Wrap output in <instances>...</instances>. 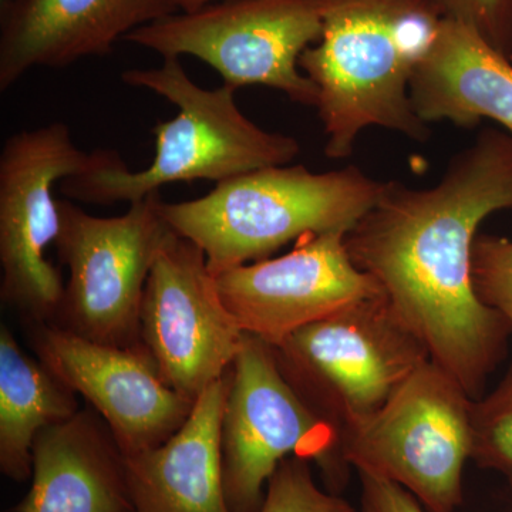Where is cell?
I'll return each instance as SVG.
<instances>
[{
  "label": "cell",
  "instance_id": "6da1fadb",
  "mask_svg": "<svg viewBox=\"0 0 512 512\" xmlns=\"http://www.w3.org/2000/svg\"><path fill=\"white\" fill-rule=\"evenodd\" d=\"M504 210H512V136L488 127L451 158L433 187L387 181L345 237L353 264L473 399L504 359L512 333L471 279L478 227Z\"/></svg>",
  "mask_w": 512,
  "mask_h": 512
},
{
  "label": "cell",
  "instance_id": "7a4b0ae2",
  "mask_svg": "<svg viewBox=\"0 0 512 512\" xmlns=\"http://www.w3.org/2000/svg\"><path fill=\"white\" fill-rule=\"evenodd\" d=\"M320 10L322 37L299 66L318 89L325 156H352L370 127L426 143L430 126L414 111L410 84L444 20L433 0H320Z\"/></svg>",
  "mask_w": 512,
  "mask_h": 512
},
{
  "label": "cell",
  "instance_id": "3957f363",
  "mask_svg": "<svg viewBox=\"0 0 512 512\" xmlns=\"http://www.w3.org/2000/svg\"><path fill=\"white\" fill-rule=\"evenodd\" d=\"M121 80L164 97L178 114L151 128L156 156L147 168L128 170L116 151L99 150L92 170L59 184L64 197L87 204H131L164 185L200 180L220 184L261 168L291 164L301 153L295 137L249 120L235 101L237 90L225 84L204 89L192 82L178 57H167L153 69L126 70Z\"/></svg>",
  "mask_w": 512,
  "mask_h": 512
},
{
  "label": "cell",
  "instance_id": "277c9868",
  "mask_svg": "<svg viewBox=\"0 0 512 512\" xmlns=\"http://www.w3.org/2000/svg\"><path fill=\"white\" fill-rule=\"evenodd\" d=\"M384 185L356 165L326 173L275 165L215 184L197 200H161L160 212L175 234L202 249L215 276L271 258L308 234H348Z\"/></svg>",
  "mask_w": 512,
  "mask_h": 512
},
{
  "label": "cell",
  "instance_id": "5b68a950",
  "mask_svg": "<svg viewBox=\"0 0 512 512\" xmlns=\"http://www.w3.org/2000/svg\"><path fill=\"white\" fill-rule=\"evenodd\" d=\"M473 397L429 359L375 414L340 433V456L359 473L399 484L429 512H453L473 451Z\"/></svg>",
  "mask_w": 512,
  "mask_h": 512
},
{
  "label": "cell",
  "instance_id": "8992f818",
  "mask_svg": "<svg viewBox=\"0 0 512 512\" xmlns=\"http://www.w3.org/2000/svg\"><path fill=\"white\" fill-rule=\"evenodd\" d=\"M322 30L320 0H220L195 12L171 13L124 40L163 59L197 57L231 89L258 84L315 107L318 89L299 60Z\"/></svg>",
  "mask_w": 512,
  "mask_h": 512
},
{
  "label": "cell",
  "instance_id": "52a82bcc",
  "mask_svg": "<svg viewBox=\"0 0 512 512\" xmlns=\"http://www.w3.org/2000/svg\"><path fill=\"white\" fill-rule=\"evenodd\" d=\"M274 350L286 379L340 433L369 419L430 359L382 295L298 330Z\"/></svg>",
  "mask_w": 512,
  "mask_h": 512
},
{
  "label": "cell",
  "instance_id": "ba28073f",
  "mask_svg": "<svg viewBox=\"0 0 512 512\" xmlns=\"http://www.w3.org/2000/svg\"><path fill=\"white\" fill-rule=\"evenodd\" d=\"M160 191L131 202L126 214L101 218L59 200L55 247L69 281L53 325L93 342L140 346V313L148 276L171 229Z\"/></svg>",
  "mask_w": 512,
  "mask_h": 512
},
{
  "label": "cell",
  "instance_id": "9c48e42d",
  "mask_svg": "<svg viewBox=\"0 0 512 512\" xmlns=\"http://www.w3.org/2000/svg\"><path fill=\"white\" fill-rule=\"evenodd\" d=\"M99 150L84 153L69 127L50 123L6 138L0 153V296L30 323H55L62 275L47 261L60 229L55 185L92 170Z\"/></svg>",
  "mask_w": 512,
  "mask_h": 512
},
{
  "label": "cell",
  "instance_id": "30bf717a",
  "mask_svg": "<svg viewBox=\"0 0 512 512\" xmlns=\"http://www.w3.org/2000/svg\"><path fill=\"white\" fill-rule=\"evenodd\" d=\"M289 454L329 463L340 456V429L286 379L274 348L245 333L221 420L222 474L232 512L261 510L264 485Z\"/></svg>",
  "mask_w": 512,
  "mask_h": 512
},
{
  "label": "cell",
  "instance_id": "8fae6325",
  "mask_svg": "<svg viewBox=\"0 0 512 512\" xmlns=\"http://www.w3.org/2000/svg\"><path fill=\"white\" fill-rule=\"evenodd\" d=\"M244 338L202 249L171 231L151 268L140 313L141 345L164 382L197 402L228 372Z\"/></svg>",
  "mask_w": 512,
  "mask_h": 512
},
{
  "label": "cell",
  "instance_id": "7c38bea8",
  "mask_svg": "<svg viewBox=\"0 0 512 512\" xmlns=\"http://www.w3.org/2000/svg\"><path fill=\"white\" fill-rule=\"evenodd\" d=\"M345 237L308 234L288 254L215 275L222 302L242 332L278 348L298 330L382 295L353 264Z\"/></svg>",
  "mask_w": 512,
  "mask_h": 512
},
{
  "label": "cell",
  "instance_id": "4fadbf2b",
  "mask_svg": "<svg viewBox=\"0 0 512 512\" xmlns=\"http://www.w3.org/2000/svg\"><path fill=\"white\" fill-rule=\"evenodd\" d=\"M30 330L37 359L92 404L124 456L161 446L190 417L195 402L164 382L143 345L93 342L53 323Z\"/></svg>",
  "mask_w": 512,
  "mask_h": 512
},
{
  "label": "cell",
  "instance_id": "5bb4252c",
  "mask_svg": "<svg viewBox=\"0 0 512 512\" xmlns=\"http://www.w3.org/2000/svg\"><path fill=\"white\" fill-rule=\"evenodd\" d=\"M171 13L168 0H6L0 92L35 67L63 69L110 55L121 37Z\"/></svg>",
  "mask_w": 512,
  "mask_h": 512
},
{
  "label": "cell",
  "instance_id": "9a60e30c",
  "mask_svg": "<svg viewBox=\"0 0 512 512\" xmlns=\"http://www.w3.org/2000/svg\"><path fill=\"white\" fill-rule=\"evenodd\" d=\"M229 380L231 367L198 397L181 429L161 446L124 456L134 512H232L221 456Z\"/></svg>",
  "mask_w": 512,
  "mask_h": 512
},
{
  "label": "cell",
  "instance_id": "2e32d148",
  "mask_svg": "<svg viewBox=\"0 0 512 512\" xmlns=\"http://www.w3.org/2000/svg\"><path fill=\"white\" fill-rule=\"evenodd\" d=\"M30 480L15 512H134L126 457L97 413L79 412L43 430Z\"/></svg>",
  "mask_w": 512,
  "mask_h": 512
},
{
  "label": "cell",
  "instance_id": "e0dca14e",
  "mask_svg": "<svg viewBox=\"0 0 512 512\" xmlns=\"http://www.w3.org/2000/svg\"><path fill=\"white\" fill-rule=\"evenodd\" d=\"M410 99L426 124L448 121L473 128L481 120L512 136V63L467 26L444 19L414 73Z\"/></svg>",
  "mask_w": 512,
  "mask_h": 512
},
{
  "label": "cell",
  "instance_id": "ac0fdd59",
  "mask_svg": "<svg viewBox=\"0 0 512 512\" xmlns=\"http://www.w3.org/2000/svg\"><path fill=\"white\" fill-rule=\"evenodd\" d=\"M74 392L39 359L26 355L8 326L0 328V471L25 483L32 478L33 446L47 427L80 412Z\"/></svg>",
  "mask_w": 512,
  "mask_h": 512
},
{
  "label": "cell",
  "instance_id": "d6986e66",
  "mask_svg": "<svg viewBox=\"0 0 512 512\" xmlns=\"http://www.w3.org/2000/svg\"><path fill=\"white\" fill-rule=\"evenodd\" d=\"M471 424V458L512 483V365L493 392L474 399Z\"/></svg>",
  "mask_w": 512,
  "mask_h": 512
},
{
  "label": "cell",
  "instance_id": "ffe728a7",
  "mask_svg": "<svg viewBox=\"0 0 512 512\" xmlns=\"http://www.w3.org/2000/svg\"><path fill=\"white\" fill-rule=\"evenodd\" d=\"M259 512H355L345 500L320 490L308 461L292 457L282 461L268 483Z\"/></svg>",
  "mask_w": 512,
  "mask_h": 512
},
{
  "label": "cell",
  "instance_id": "44dd1931",
  "mask_svg": "<svg viewBox=\"0 0 512 512\" xmlns=\"http://www.w3.org/2000/svg\"><path fill=\"white\" fill-rule=\"evenodd\" d=\"M474 291L512 329V239L478 234L471 252Z\"/></svg>",
  "mask_w": 512,
  "mask_h": 512
},
{
  "label": "cell",
  "instance_id": "7402d4cb",
  "mask_svg": "<svg viewBox=\"0 0 512 512\" xmlns=\"http://www.w3.org/2000/svg\"><path fill=\"white\" fill-rule=\"evenodd\" d=\"M444 19L478 33L512 59V0H433Z\"/></svg>",
  "mask_w": 512,
  "mask_h": 512
},
{
  "label": "cell",
  "instance_id": "603a6c76",
  "mask_svg": "<svg viewBox=\"0 0 512 512\" xmlns=\"http://www.w3.org/2000/svg\"><path fill=\"white\" fill-rule=\"evenodd\" d=\"M362 480V512H426L419 501L399 484L370 474Z\"/></svg>",
  "mask_w": 512,
  "mask_h": 512
},
{
  "label": "cell",
  "instance_id": "cb8c5ba5",
  "mask_svg": "<svg viewBox=\"0 0 512 512\" xmlns=\"http://www.w3.org/2000/svg\"><path fill=\"white\" fill-rule=\"evenodd\" d=\"M214 2H217V0H168L175 12L184 13L195 12V10L205 8V6Z\"/></svg>",
  "mask_w": 512,
  "mask_h": 512
}]
</instances>
